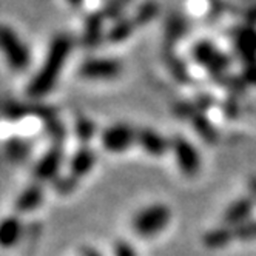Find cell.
Returning <instances> with one entry per match:
<instances>
[{
	"instance_id": "ffe728a7",
	"label": "cell",
	"mask_w": 256,
	"mask_h": 256,
	"mask_svg": "<svg viewBox=\"0 0 256 256\" xmlns=\"http://www.w3.org/2000/svg\"><path fill=\"white\" fill-rule=\"evenodd\" d=\"M114 256H138L134 248L126 241H118L114 246Z\"/></svg>"
},
{
	"instance_id": "3957f363",
	"label": "cell",
	"mask_w": 256,
	"mask_h": 256,
	"mask_svg": "<svg viewBox=\"0 0 256 256\" xmlns=\"http://www.w3.org/2000/svg\"><path fill=\"white\" fill-rule=\"evenodd\" d=\"M0 50L4 51V56L14 71H25L30 65V52L28 48L20 42L17 36L0 26Z\"/></svg>"
},
{
	"instance_id": "d6986e66",
	"label": "cell",
	"mask_w": 256,
	"mask_h": 256,
	"mask_svg": "<svg viewBox=\"0 0 256 256\" xmlns=\"http://www.w3.org/2000/svg\"><path fill=\"white\" fill-rule=\"evenodd\" d=\"M46 132H48V134H50L54 140H58V142L64 140V139H65V134H66L64 125L59 124L58 120H54L52 118L46 120Z\"/></svg>"
},
{
	"instance_id": "9a60e30c",
	"label": "cell",
	"mask_w": 256,
	"mask_h": 256,
	"mask_svg": "<svg viewBox=\"0 0 256 256\" xmlns=\"http://www.w3.org/2000/svg\"><path fill=\"white\" fill-rule=\"evenodd\" d=\"M193 125H194V132L202 138L208 144H214L218 140V133L213 128V125L202 116V114H196L193 118Z\"/></svg>"
},
{
	"instance_id": "2e32d148",
	"label": "cell",
	"mask_w": 256,
	"mask_h": 256,
	"mask_svg": "<svg viewBox=\"0 0 256 256\" xmlns=\"http://www.w3.org/2000/svg\"><path fill=\"white\" fill-rule=\"evenodd\" d=\"M74 132H76V136L79 138V140L86 145L96 133V125L88 118H78L76 125H74Z\"/></svg>"
},
{
	"instance_id": "8fae6325",
	"label": "cell",
	"mask_w": 256,
	"mask_h": 256,
	"mask_svg": "<svg viewBox=\"0 0 256 256\" xmlns=\"http://www.w3.org/2000/svg\"><path fill=\"white\" fill-rule=\"evenodd\" d=\"M94 164H96V153L91 150L88 145H84V147H80L74 153V156L71 158V162H70L71 174L79 179L93 170Z\"/></svg>"
},
{
	"instance_id": "7a4b0ae2",
	"label": "cell",
	"mask_w": 256,
	"mask_h": 256,
	"mask_svg": "<svg viewBox=\"0 0 256 256\" xmlns=\"http://www.w3.org/2000/svg\"><path fill=\"white\" fill-rule=\"evenodd\" d=\"M170 219H172V212L167 206L153 204L138 212V214L133 218L132 227L139 236L150 238L160 233L162 230H166Z\"/></svg>"
},
{
	"instance_id": "30bf717a",
	"label": "cell",
	"mask_w": 256,
	"mask_h": 256,
	"mask_svg": "<svg viewBox=\"0 0 256 256\" xmlns=\"http://www.w3.org/2000/svg\"><path fill=\"white\" fill-rule=\"evenodd\" d=\"M24 233L22 221L17 216H8L0 221V247L11 248L20 241Z\"/></svg>"
},
{
	"instance_id": "ba28073f",
	"label": "cell",
	"mask_w": 256,
	"mask_h": 256,
	"mask_svg": "<svg viewBox=\"0 0 256 256\" xmlns=\"http://www.w3.org/2000/svg\"><path fill=\"white\" fill-rule=\"evenodd\" d=\"M136 142L139 147L152 156H164L170 150V140L166 139L158 132L152 130V128H140L136 130Z\"/></svg>"
},
{
	"instance_id": "4fadbf2b",
	"label": "cell",
	"mask_w": 256,
	"mask_h": 256,
	"mask_svg": "<svg viewBox=\"0 0 256 256\" xmlns=\"http://www.w3.org/2000/svg\"><path fill=\"white\" fill-rule=\"evenodd\" d=\"M204 246L208 247V248H222L226 246H228L232 241H234V236H233V230L232 227H218V228H213L210 232H207L204 234Z\"/></svg>"
},
{
	"instance_id": "ac0fdd59",
	"label": "cell",
	"mask_w": 256,
	"mask_h": 256,
	"mask_svg": "<svg viewBox=\"0 0 256 256\" xmlns=\"http://www.w3.org/2000/svg\"><path fill=\"white\" fill-rule=\"evenodd\" d=\"M78 178H74L72 174H68V176H58L54 179V188H56L58 193L60 194H68L71 192H74L76 187H78Z\"/></svg>"
},
{
	"instance_id": "9c48e42d",
	"label": "cell",
	"mask_w": 256,
	"mask_h": 256,
	"mask_svg": "<svg viewBox=\"0 0 256 256\" xmlns=\"http://www.w3.org/2000/svg\"><path fill=\"white\" fill-rule=\"evenodd\" d=\"M254 202L252 198H240L228 206L224 213V224L227 227H236L250 219Z\"/></svg>"
},
{
	"instance_id": "7c38bea8",
	"label": "cell",
	"mask_w": 256,
	"mask_h": 256,
	"mask_svg": "<svg viewBox=\"0 0 256 256\" xmlns=\"http://www.w3.org/2000/svg\"><path fill=\"white\" fill-rule=\"evenodd\" d=\"M44 200V188L40 184L28 186L16 199V210L19 213H30L39 208Z\"/></svg>"
},
{
	"instance_id": "6da1fadb",
	"label": "cell",
	"mask_w": 256,
	"mask_h": 256,
	"mask_svg": "<svg viewBox=\"0 0 256 256\" xmlns=\"http://www.w3.org/2000/svg\"><path fill=\"white\" fill-rule=\"evenodd\" d=\"M70 52L68 39H58L52 44L48 58L44 62L40 71L34 76V79L28 85V94L32 98H44L46 96L52 86L56 85L58 78L65 65V60Z\"/></svg>"
},
{
	"instance_id": "277c9868",
	"label": "cell",
	"mask_w": 256,
	"mask_h": 256,
	"mask_svg": "<svg viewBox=\"0 0 256 256\" xmlns=\"http://www.w3.org/2000/svg\"><path fill=\"white\" fill-rule=\"evenodd\" d=\"M170 148L174 153L179 170L187 176H196L200 170V154L194 145L182 136H174L170 140Z\"/></svg>"
},
{
	"instance_id": "5bb4252c",
	"label": "cell",
	"mask_w": 256,
	"mask_h": 256,
	"mask_svg": "<svg viewBox=\"0 0 256 256\" xmlns=\"http://www.w3.org/2000/svg\"><path fill=\"white\" fill-rule=\"evenodd\" d=\"M31 145L20 139V138H12L5 144V154L12 162H20L30 156Z\"/></svg>"
},
{
	"instance_id": "52a82bcc",
	"label": "cell",
	"mask_w": 256,
	"mask_h": 256,
	"mask_svg": "<svg viewBox=\"0 0 256 256\" xmlns=\"http://www.w3.org/2000/svg\"><path fill=\"white\" fill-rule=\"evenodd\" d=\"M62 160H64V153H62L60 147L54 145V147H51L39 159V162L34 166L32 174H34L36 180L45 182V180H54V179H56L59 176Z\"/></svg>"
},
{
	"instance_id": "8992f818",
	"label": "cell",
	"mask_w": 256,
	"mask_h": 256,
	"mask_svg": "<svg viewBox=\"0 0 256 256\" xmlns=\"http://www.w3.org/2000/svg\"><path fill=\"white\" fill-rule=\"evenodd\" d=\"M122 65L114 59H91L82 64L80 76L91 80H110L120 74Z\"/></svg>"
},
{
	"instance_id": "44dd1931",
	"label": "cell",
	"mask_w": 256,
	"mask_h": 256,
	"mask_svg": "<svg viewBox=\"0 0 256 256\" xmlns=\"http://www.w3.org/2000/svg\"><path fill=\"white\" fill-rule=\"evenodd\" d=\"M80 256H104V254L93 247H84L80 250Z\"/></svg>"
},
{
	"instance_id": "5b68a950",
	"label": "cell",
	"mask_w": 256,
	"mask_h": 256,
	"mask_svg": "<svg viewBox=\"0 0 256 256\" xmlns=\"http://www.w3.org/2000/svg\"><path fill=\"white\" fill-rule=\"evenodd\" d=\"M136 142V130L126 124H114L102 133L104 148L112 153H122Z\"/></svg>"
},
{
	"instance_id": "7402d4cb",
	"label": "cell",
	"mask_w": 256,
	"mask_h": 256,
	"mask_svg": "<svg viewBox=\"0 0 256 256\" xmlns=\"http://www.w3.org/2000/svg\"><path fill=\"white\" fill-rule=\"evenodd\" d=\"M250 190H252V193L256 196V176L250 180Z\"/></svg>"
},
{
	"instance_id": "e0dca14e",
	"label": "cell",
	"mask_w": 256,
	"mask_h": 256,
	"mask_svg": "<svg viewBox=\"0 0 256 256\" xmlns=\"http://www.w3.org/2000/svg\"><path fill=\"white\" fill-rule=\"evenodd\" d=\"M233 230V236L234 240H240V241H253L256 240V221H248L236 226V227H232Z\"/></svg>"
}]
</instances>
